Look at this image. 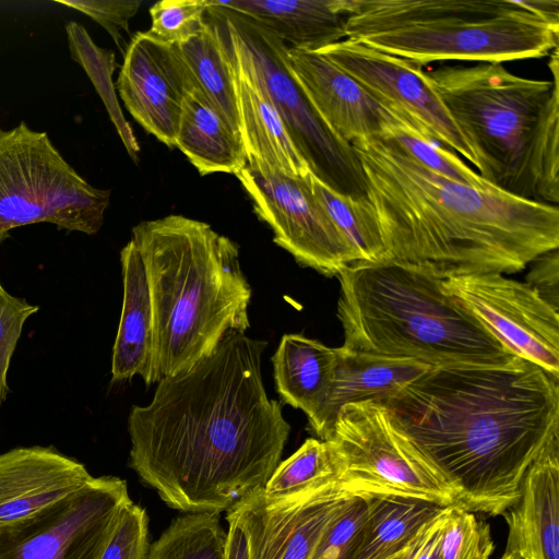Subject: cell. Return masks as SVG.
I'll list each match as a JSON object with an SVG mask.
<instances>
[{
  "instance_id": "cell-37",
  "label": "cell",
  "mask_w": 559,
  "mask_h": 559,
  "mask_svg": "<svg viewBox=\"0 0 559 559\" xmlns=\"http://www.w3.org/2000/svg\"><path fill=\"white\" fill-rule=\"evenodd\" d=\"M38 307L5 289L0 294V408L9 393L8 372L26 320Z\"/></svg>"
},
{
  "instance_id": "cell-34",
  "label": "cell",
  "mask_w": 559,
  "mask_h": 559,
  "mask_svg": "<svg viewBox=\"0 0 559 559\" xmlns=\"http://www.w3.org/2000/svg\"><path fill=\"white\" fill-rule=\"evenodd\" d=\"M207 0H162L150 8V33L178 45L206 27Z\"/></svg>"
},
{
  "instance_id": "cell-11",
  "label": "cell",
  "mask_w": 559,
  "mask_h": 559,
  "mask_svg": "<svg viewBox=\"0 0 559 559\" xmlns=\"http://www.w3.org/2000/svg\"><path fill=\"white\" fill-rule=\"evenodd\" d=\"M127 483L93 477L36 514L0 530V559H96L122 507Z\"/></svg>"
},
{
  "instance_id": "cell-28",
  "label": "cell",
  "mask_w": 559,
  "mask_h": 559,
  "mask_svg": "<svg viewBox=\"0 0 559 559\" xmlns=\"http://www.w3.org/2000/svg\"><path fill=\"white\" fill-rule=\"evenodd\" d=\"M225 542L219 513H187L150 546L147 559H223Z\"/></svg>"
},
{
  "instance_id": "cell-33",
  "label": "cell",
  "mask_w": 559,
  "mask_h": 559,
  "mask_svg": "<svg viewBox=\"0 0 559 559\" xmlns=\"http://www.w3.org/2000/svg\"><path fill=\"white\" fill-rule=\"evenodd\" d=\"M495 549L489 525L473 512L450 506L443 519L441 559H489Z\"/></svg>"
},
{
  "instance_id": "cell-18",
  "label": "cell",
  "mask_w": 559,
  "mask_h": 559,
  "mask_svg": "<svg viewBox=\"0 0 559 559\" xmlns=\"http://www.w3.org/2000/svg\"><path fill=\"white\" fill-rule=\"evenodd\" d=\"M93 476L52 447H19L0 453V530L76 491Z\"/></svg>"
},
{
  "instance_id": "cell-21",
  "label": "cell",
  "mask_w": 559,
  "mask_h": 559,
  "mask_svg": "<svg viewBox=\"0 0 559 559\" xmlns=\"http://www.w3.org/2000/svg\"><path fill=\"white\" fill-rule=\"evenodd\" d=\"M249 17L288 47L319 50L346 38L350 0H211Z\"/></svg>"
},
{
  "instance_id": "cell-23",
  "label": "cell",
  "mask_w": 559,
  "mask_h": 559,
  "mask_svg": "<svg viewBox=\"0 0 559 559\" xmlns=\"http://www.w3.org/2000/svg\"><path fill=\"white\" fill-rule=\"evenodd\" d=\"M229 63L234 72L240 134L247 153V164L287 177L307 178L311 171L295 147L272 103L238 67L230 60Z\"/></svg>"
},
{
  "instance_id": "cell-30",
  "label": "cell",
  "mask_w": 559,
  "mask_h": 559,
  "mask_svg": "<svg viewBox=\"0 0 559 559\" xmlns=\"http://www.w3.org/2000/svg\"><path fill=\"white\" fill-rule=\"evenodd\" d=\"M340 473V460L331 443L308 438L295 453L278 463L262 489L269 496L294 493L337 483Z\"/></svg>"
},
{
  "instance_id": "cell-17",
  "label": "cell",
  "mask_w": 559,
  "mask_h": 559,
  "mask_svg": "<svg viewBox=\"0 0 559 559\" xmlns=\"http://www.w3.org/2000/svg\"><path fill=\"white\" fill-rule=\"evenodd\" d=\"M289 69L324 123L353 144L378 138L396 114L369 95L354 79L314 50L287 46Z\"/></svg>"
},
{
  "instance_id": "cell-45",
  "label": "cell",
  "mask_w": 559,
  "mask_h": 559,
  "mask_svg": "<svg viewBox=\"0 0 559 559\" xmlns=\"http://www.w3.org/2000/svg\"><path fill=\"white\" fill-rule=\"evenodd\" d=\"M4 290V288L2 287L1 283H0V294Z\"/></svg>"
},
{
  "instance_id": "cell-27",
  "label": "cell",
  "mask_w": 559,
  "mask_h": 559,
  "mask_svg": "<svg viewBox=\"0 0 559 559\" xmlns=\"http://www.w3.org/2000/svg\"><path fill=\"white\" fill-rule=\"evenodd\" d=\"M206 27L199 34L178 44L197 87L212 105L240 133L235 92L234 72L222 47L216 29L206 20Z\"/></svg>"
},
{
  "instance_id": "cell-44",
  "label": "cell",
  "mask_w": 559,
  "mask_h": 559,
  "mask_svg": "<svg viewBox=\"0 0 559 559\" xmlns=\"http://www.w3.org/2000/svg\"><path fill=\"white\" fill-rule=\"evenodd\" d=\"M407 549H408V548H407ZM407 549H406L404 552H402L401 555H399V556H396V557H394V558H392V559H404V556H405V554H406Z\"/></svg>"
},
{
  "instance_id": "cell-41",
  "label": "cell",
  "mask_w": 559,
  "mask_h": 559,
  "mask_svg": "<svg viewBox=\"0 0 559 559\" xmlns=\"http://www.w3.org/2000/svg\"><path fill=\"white\" fill-rule=\"evenodd\" d=\"M228 522L223 559H249L248 543L242 530L233 521Z\"/></svg>"
},
{
  "instance_id": "cell-3",
  "label": "cell",
  "mask_w": 559,
  "mask_h": 559,
  "mask_svg": "<svg viewBox=\"0 0 559 559\" xmlns=\"http://www.w3.org/2000/svg\"><path fill=\"white\" fill-rule=\"evenodd\" d=\"M352 146L385 259L424 265L444 278L512 274L559 247L558 205L451 180L389 138Z\"/></svg>"
},
{
  "instance_id": "cell-26",
  "label": "cell",
  "mask_w": 559,
  "mask_h": 559,
  "mask_svg": "<svg viewBox=\"0 0 559 559\" xmlns=\"http://www.w3.org/2000/svg\"><path fill=\"white\" fill-rule=\"evenodd\" d=\"M447 507L402 497H369V511L350 559H392Z\"/></svg>"
},
{
  "instance_id": "cell-6",
  "label": "cell",
  "mask_w": 559,
  "mask_h": 559,
  "mask_svg": "<svg viewBox=\"0 0 559 559\" xmlns=\"http://www.w3.org/2000/svg\"><path fill=\"white\" fill-rule=\"evenodd\" d=\"M336 277L345 348L431 367L501 364L514 356L430 267L393 259L357 261Z\"/></svg>"
},
{
  "instance_id": "cell-29",
  "label": "cell",
  "mask_w": 559,
  "mask_h": 559,
  "mask_svg": "<svg viewBox=\"0 0 559 559\" xmlns=\"http://www.w3.org/2000/svg\"><path fill=\"white\" fill-rule=\"evenodd\" d=\"M71 58L79 63L104 102L130 156L136 159L139 145L119 107L111 75L117 67L115 53L98 47L81 23L71 21L66 26Z\"/></svg>"
},
{
  "instance_id": "cell-16",
  "label": "cell",
  "mask_w": 559,
  "mask_h": 559,
  "mask_svg": "<svg viewBox=\"0 0 559 559\" xmlns=\"http://www.w3.org/2000/svg\"><path fill=\"white\" fill-rule=\"evenodd\" d=\"M116 86L136 122L168 147H176L183 102L197 86L178 46L148 31L135 33Z\"/></svg>"
},
{
  "instance_id": "cell-25",
  "label": "cell",
  "mask_w": 559,
  "mask_h": 559,
  "mask_svg": "<svg viewBox=\"0 0 559 559\" xmlns=\"http://www.w3.org/2000/svg\"><path fill=\"white\" fill-rule=\"evenodd\" d=\"M176 147L201 176L214 173L236 175L248 163L241 134L197 86L183 102Z\"/></svg>"
},
{
  "instance_id": "cell-2",
  "label": "cell",
  "mask_w": 559,
  "mask_h": 559,
  "mask_svg": "<svg viewBox=\"0 0 559 559\" xmlns=\"http://www.w3.org/2000/svg\"><path fill=\"white\" fill-rule=\"evenodd\" d=\"M382 404L473 513L502 515L559 439V381L518 356L432 367Z\"/></svg>"
},
{
  "instance_id": "cell-5",
  "label": "cell",
  "mask_w": 559,
  "mask_h": 559,
  "mask_svg": "<svg viewBox=\"0 0 559 559\" xmlns=\"http://www.w3.org/2000/svg\"><path fill=\"white\" fill-rule=\"evenodd\" d=\"M559 60L550 81L509 72L501 63L441 66L432 85L478 162L487 183L512 195L559 202Z\"/></svg>"
},
{
  "instance_id": "cell-7",
  "label": "cell",
  "mask_w": 559,
  "mask_h": 559,
  "mask_svg": "<svg viewBox=\"0 0 559 559\" xmlns=\"http://www.w3.org/2000/svg\"><path fill=\"white\" fill-rule=\"evenodd\" d=\"M345 35L423 67L540 58L558 48L559 26L515 0H350Z\"/></svg>"
},
{
  "instance_id": "cell-43",
  "label": "cell",
  "mask_w": 559,
  "mask_h": 559,
  "mask_svg": "<svg viewBox=\"0 0 559 559\" xmlns=\"http://www.w3.org/2000/svg\"><path fill=\"white\" fill-rule=\"evenodd\" d=\"M500 559H521L519 558L518 556L515 555H512V554H504L500 557Z\"/></svg>"
},
{
  "instance_id": "cell-42",
  "label": "cell",
  "mask_w": 559,
  "mask_h": 559,
  "mask_svg": "<svg viewBox=\"0 0 559 559\" xmlns=\"http://www.w3.org/2000/svg\"><path fill=\"white\" fill-rule=\"evenodd\" d=\"M520 5L546 22L559 26V0L518 1Z\"/></svg>"
},
{
  "instance_id": "cell-36",
  "label": "cell",
  "mask_w": 559,
  "mask_h": 559,
  "mask_svg": "<svg viewBox=\"0 0 559 559\" xmlns=\"http://www.w3.org/2000/svg\"><path fill=\"white\" fill-rule=\"evenodd\" d=\"M369 511V497L352 496L331 522L311 559H350Z\"/></svg>"
},
{
  "instance_id": "cell-15",
  "label": "cell",
  "mask_w": 559,
  "mask_h": 559,
  "mask_svg": "<svg viewBox=\"0 0 559 559\" xmlns=\"http://www.w3.org/2000/svg\"><path fill=\"white\" fill-rule=\"evenodd\" d=\"M350 497L338 481L281 496H269L260 487L236 501L226 521L242 530L249 559H311Z\"/></svg>"
},
{
  "instance_id": "cell-31",
  "label": "cell",
  "mask_w": 559,
  "mask_h": 559,
  "mask_svg": "<svg viewBox=\"0 0 559 559\" xmlns=\"http://www.w3.org/2000/svg\"><path fill=\"white\" fill-rule=\"evenodd\" d=\"M309 182L314 197L356 251L359 260H384L385 249L376 222L367 209L365 197L353 199L337 193L312 174Z\"/></svg>"
},
{
  "instance_id": "cell-38",
  "label": "cell",
  "mask_w": 559,
  "mask_h": 559,
  "mask_svg": "<svg viewBox=\"0 0 559 559\" xmlns=\"http://www.w3.org/2000/svg\"><path fill=\"white\" fill-rule=\"evenodd\" d=\"M76 11L84 13L104 27L124 55L128 43L123 33L129 34V21L135 15L142 1L140 0H56Z\"/></svg>"
},
{
  "instance_id": "cell-39",
  "label": "cell",
  "mask_w": 559,
  "mask_h": 559,
  "mask_svg": "<svg viewBox=\"0 0 559 559\" xmlns=\"http://www.w3.org/2000/svg\"><path fill=\"white\" fill-rule=\"evenodd\" d=\"M527 284L547 302L558 309L559 254L558 249L539 255L532 262Z\"/></svg>"
},
{
  "instance_id": "cell-35",
  "label": "cell",
  "mask_w": 559,
  "mask_h": 559,
  "mask_svg": "<svg viewBox=\"0 0 559 559\" xmlns=\"http://www.w3.org/2000/svg\"><path fill=\"white\" fill-rule=\"evenodd\" d=\"M150 546L146 511L129 501L118 513L96 559H147Z\"/></svg>"
},
{
  "instance_id": "cell-20",
  "label": "cell",
  "mask_w": 559,
  "mask_h": 559,
  "mask_svg": "<svg viewBox=\"0 0 559 559\" xmlns=\"http://www.w3.org/2000/svg\"><path fill=\"white\" fill-rule=\"evenodd\" d=\"M337 358L329 395L310 429L325 440L338 411L346 404L373 400L384 403L432 368L411 358L392 357L336 347Z\"/></svg>"
},
{
  "instance_id": "cell-22",
  "label": "cell",
  "mask_w": 559,
  "mask_h": 559,
  "mask_svg": "<svg viewBox=\"0 0 559 559\" xmlns=\"http://www.w3.org/2000/svg\"><path fill=\"white\" fill-rule=\"evenodd\" d=\"M123 299L112 348L111 380L126 381L140 376L150 384L154 313L146 271L134 242L120 252Z\"/></svg>"
},
{
  "instance_id": "cell-9",
  "label": "cell",
  "mask_w": 559,
  "mask_h": 559,
  "mask_svg": "<svg viewBox=\"0 0 559 559\" xmlns=\"http://www.w3.org/2000/svg\"><path fill=\"white\" fill-rule=\"evenodd\" d=\"M109 198V190L93 187L67 163L46 132L25 122L0 128V242L35 223L94 235Z\"/></svg>"
},
{
  "instance_id": "cell-24",
  "label": "cell",
  "mask_w": 559,
  "mask_h": 559,
  "mask_svg": "<svg viewBox=\"0 0 559 559\" xmlns=\"http://www.w3.org/2000/svg\"><path fill=\"white\" fill-rule=\"evenodd\" d=\"M336 358V348L301 334H284L272 357L277 393L307 415L310 429L326 402Z\"/></svg>"
},
{
  "instance_id": "cell-12",
  "label": "cell",
  "mask_w": 559,
  "mask_h": 559,
  "mask_svg": "<svg viewBox=\"0 0 559 559\" xmlns=\"http://www.w3.org/2000/svg\"><path fill=\"white\" fill-rule=\"evenodd\" d=\"M251 199L273 241L296 262L324 276H336L360 261L358 254L314 197L309 176L287 177L247 164L235 175Z\"/></svg>"
},
{
  "instance_id": "cell-32",
  "label": "cell",
  "mask_w": 559,
  "mask_h": 559,
  "mask_svg": "<svg viewBox=\"0 0 559 559\" xmlns=\"http://www.w3.org/2000/svg\"><path fill=\"white\" fill-rule=\"evenodd\" d=\"M378 138L392 139L420 164L451 180L481 189L491 186L456 154L425 135L399 114L384 127L382 134Z\"/></svg>"
},
{
  "instance_id": "cell-40",
  "label": "cell",
  "mask_w": 559,
  "mask_h": 559,
  "mask_svg": "<svg viewBox=\"0 0 559 559\" xmlns=\"http://www.w3.org/2000/svg\"><path fill=\"white\" fill-rule=\"evenodd\" d=\"M447 508L440 515L424 526L408 547L404 559H441L440 543Z\"/></svg>"
},
{
  "instance_id": "cell-8",
  "label": "cell",
  "mask_w": 559,
  "mask_h": 559,
  "mask_svg": "<svg viewBox=\"0 0 559 559\" xmlns=\"http://www.w3.org/2000/svg\"><path fill=\"white\" fill-rule=\"evenodd\" d=\"M206 20L228 59L269 98L311 174L337 193L364 198L365 180L352 144L320 118L293 75L287 45L247 16L207 0Z\"/></svg>"
},
{
  "instance_id": "cell-19",
  "label": "cell",
  "mask_w": 559,
  "mask_h": 559,
  "mask_svg": "<svg viewBox=\"0 0 559 559\" xmlns=\"http://www.w3.org/2000/svg\"><path fill=\"white\" fill-rule=\"evenodd\" d=\"M504 554L521 559H559V439L527 469L519 499L502 514Z\"/></svg>"
},
{
  "instance_id": "cell-10",
  "label": "cell",
  "mask_w": 559,
  "mask_h": 559,
  "mask_svg": "<svg viewBox=\"0 0 559 559\" xmlns=\"http://www.w3.org/2000/svg\"><path fill=\"white\" fill-rule=\"evenodd\" d=\"M324 441L331 443L340 460L338 487L350 496L455 504L454 489L378 401L344 405Z\"/></svg>"
},
{
  "instance_id": "cell-4",
  "label": "cell",
  "mask_w": 559,
  "mask_h": 559,
  "mask_svg": "<svg viewBox=\"0 0 559 559\" xmlns=\"http://www.w3.org/2000/svg\"><path fill=\"white\" fill-rule=\"evenodd\" d=\"M154 313L150 384L190 369L228 331L250 328L239 248L209 224L171 214L132 228Z\"/></svg>"
},
{
  "instance_id": "cell-14",
  "label": "cell",
  "mask_w": 559,
  "mask_h": 559,
  "mask_svg": "<svg viewBox=\"0 0 559 559\" xmlns=\"http://www.w3.org/2000/svg\"><path fill=\"white\" fill-rule=\"evenodd\" d=\"M354 79L369 95L443 147L474 166L477 158L417 63L345 38L316 50Z\"/></svg>"
},
{
  "instance_id": "cell-1",
  "label": "cell",
  "mask_w": 559,
  "mask_h": 559,
  "mask_svg": "<svg viewBox=\"0 0 559 559\" xmlns=\"http://www.w3.org/2000/svg\"><path fill=\"white\" fill-rule=\"evenodd\" d=\"M266 342L228 331L190 369L157 382L128 417L130 467L170 508L228 510L263 487L290 426L261 373Z\"/></svg>"
},
{
  "instance_id": "cell-13",
  "label": "cell",
  "mask_w": 559,
  "mask_h": 559,
  "mask_svg": "<svg viewBox=\"0 0 559 559\" xmlns=\"http://www.w3.org/2000/svg\"><path fill=\"white\" fill-rule=\"evenodd\" d=\"M443 288L512 355L559 381V314L532 286L500 273L449 276Z\"/></svg>"
}]
</instances>
